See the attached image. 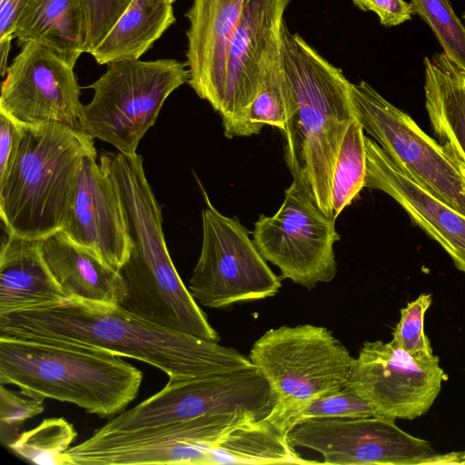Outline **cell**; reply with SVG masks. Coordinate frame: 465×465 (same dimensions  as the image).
I'll list each match as a JSON object with an SVG mask.
<instances>
[{
	"label": "cell",
	"instance_id": "obj_1",
	"mask_svg": "<svg viewBox=\"0 0 465 465\" xmlns=\"http://www.w3.org/2000/svg\"><path fill=\"white\" fill-rule=\"evenodd\" d=\"M0 335L71 343L141 361L169 380L253 369L249 357L219 342L173 331L119 303L65 299L0 315Z\"/></svg>",
	"mask_w": 465,
	"mask_h": 465
},
{
	"label": "cell",
	"instance_id": "obj_2",
	"mask_svg": "<svg viewBox=\"0 0 465 465\" xmlns=\"http://www.w3.org/2000/svg\"><path fill=\"white\" fill-rule=\"evenodd\" d=\"M281 41L292 92L284 151L295 157L318 207L332 218L334 165L347 128L356 118L351 82L300 34L290 31L285 21Z\"/></svg>",
	"mask_w": 465,
	"mask_h": 465
},
{
	"label": "cell",
	"instance_id": "obj_3",
	"mask_svg": "<svg viewBox=\"0 0 465 465\" xmlns=\"http://www.w3.org/2000/svg\"><path fill=\"white\" fill-rule=\"evenodd\" d=\"M127 213L133 249L119 270L126 294L119 303L163 327L219 342L189 289L178 274L163 232V217L143 163L130 162L113 171Z\"/></svg>",
	"mask_w": 465,
	"mask_h": 465
},
{
	"label": "cell",
	"instance_id": "obj_4",
	"mask_svg": "<svg viewBox=\"0 0 465 465\" xmlns=\"http://www.w3.org/2000/svg\"><path fill=\"white\" fill-rule=\"evenodd\" d=\"M96 153L81 129L48 123L20 125L17 142L0 173V216L6 233L43 239L67 220L84 156Z\"/></svg>",
	"mask_w": 465,
	"mask_h": 465
},
{
	"label": "cell",
	"instance_id": "obj_5",
	"mask_svg": "<svg viewBox=\"0 0 465 465\" xmlns=\"http://www.w3.org/2000/svg\"><path fill=\"white\" fill-rule=\"evenodd\" d=\"M142 381L139 369L104 351L0 335V384L32 396L111 418L135 399Z\"/></svg>",
	"mask_w": 465,
	"mask_h": 465
},
{
	"label": "cell",
	"instance_id": "obj_6",
	"mask_svg": "<svg viewBox=\"0 0 465 465\" xmlns=\"http://www.w3.org/2000/svg\"><path fill=\"white\" fill-rule=\"evenodd\" d=\"M188 80L186 63L173 58L109 63L104 74L88 86L94 96L82 106L80 129L120 153L134 154L165 100Z\"/></svg>",
	"mask_w": 465,
	"mask_h": 465
},
{
	"label": "cell",
	"instance_id": "obj_7",
	"mask_svg": "<svg viewBox=\"0 0 465 465\" xmlns=\"http://www.w3.org/2000/svg\"><path fill=\"white\" fill-rule=\"evenodd\" d=\"M276 401L267 381L255 368L225 375L169 380L158 392L114 416L88 440H108L202 417L242 411L265 418Z\"/></svg>",
	"mask_w": 465,
	"mask_h": 465
},
{
	"label": "cell",
	"instance_id": "obj_8",
	"mask_svg": "<svg viewBox=\"0 0 465 465\" xmlns=\"http://www.w3.org/2000/svg\"><path fill=\"white\" fill-rule=\"evenodd\" d=\"M249 359L276 396L272 418L341 391L354 358L327 328L302 324L268 330Z\"/></svg>",
	"mask_w": 465,
	"mask_h": 465
},
{
	"label": "cell",
	"instance_id": "obj_9",
	"mask_svg": "<svg viewBox=\"0 0 465 465\" xmlns=\"http://www.w3.org/2000/svg\"><path fill=\"white\" fill-rule=\"evenodd\" d=\"M285 161L292 182L278 211L261 214L254 223L252 239L262 257L280 269L282 279L312 290L336 276L333 246L340 234L335 221L312 199L294 156L285 154Z\"/></svg>",
	"mask_w": 465,
	"mask_h": 465
},
{
	"label": "cell",
	"instance_id": "obj_10",
	"mask_svg": "<svg viewBox=\"0 0 465 465\" xmlns=\"http://www.w3.org/2000/svg\"><path fill=\"white\" fill-rule=\"evenodd\" d=\"M355 115L407 175L465 215V166L365 81L351 83Z\"/></svg>",
	"mask_w": 465,
	"mask_h": 465
},
{
	"label": "cell",
	"instance_id": "obj_11",
	"mask_svg": "<svg viewBox=\"0 0 465 465\" xmlns=\"http://www.w3.org/2000/svg\"><path fill=\"white\" fill-rule=\"evenodd\" d=\"M203 194L202 249L189 281L195 301L207 308L225 309L276 295L282 278L268 266L252 232L238 217L222 214Z\"/></svg>",
	"mask_w": 465,
	"mask_h": 465
},
{
	"label": "cell",
	"instance_id": "obj_12",
	"mask_svg": "<svg viewBox=\"0 0 465 465\" xmlns=\"http://www.w3.org/2000/svg\"><path fill=\"white\" fill-rule=\"evenodd\" d=\"M293 448L319 452L324 464L416 465L443 464L425 440L400 429L384 416L312 420L296 425L286 435Z\"/></svg>",
	"mask_w": 465,
	"mask_h": 465
},
{
	"label": "cell",
	"instance_id": "obj_13",
	"mask_svg": "<svg viewBox=\"0 0 465 465\" xmlns=\"http://www.w3.org/2000/svg\"><path fill=\"white\" fill-rule=\"evenodd\" d=\"M438 356H415L392 341H365L353 359L347 385L393 420L425 414L447 379Z\"/></svg>",
	"mask_w": 465,
	"mask_h": 465
},
{
	"label": "cell",
	"instance_id": "obj_14",
	"mask_svg": "<svg viewBox=\"0 0 465 465\" xmlns=\"http://www.w3.org/2000/svg\"><path fill=\"white\" fill-rule=\"evenodd\" d=\"M254 417L247 411L213 415L138 435L84 440L62 455V465H207L211 450Z\"/></svg>",
	"mask_w": 465,
	"mask_h": 465
},
{
	"label": "cell",
	"instance_id": "obj_15",
	"mask_svg": "<svg viewBox=\"0 0 465 465\" xmlns=\"http://www.w3.org/2000/svg\"><path fill=\"white\" fill-rule=\"evenodd\" d=\"M74 66L35 44L21 45L1 86L0 113L22 126L58 123L80 129Z\"/></svg>",
	"mask_w": 465,
	"mask_h": 465
},
{
	"label": "cell",
	"instance_id": "obj_16",
	"mask_svg": "<svg viewBox=\"0 0 465 465\" xmlns=\"http://www.w3.org/2000/svg\"><path fill=\"white\" fill-rule=\"evenodd\" d=\"M291 0H246L232 37L220 115L227 138L255 132L250 111L258 93L263 59L281 36L284 13Z\"/></svg>",
	"mask_w": 465,
	"mask_h": 465
},
{
	"label": "cell",
	"instance_id": "obj_17",
	"mask_svg": "<svg viewBox=\"0 0 465 465\" xmlns=\"http://www.w3.org/2000/svg\"><path fill=\"white\" fill-rule=\"evenodd\" d=\"M96 158L97 153H92L83 159L61 231L119 271L129 258L133 239L119 187Z\"/></svg>",
	"mask_w": 465,
	"mask_h": 465
},
{
	"label": "cell",
	"instance_id": "obj_18",
	"mask_svg": "<svg viewBox=\"0 0 465 465\" xmlns=\"http://www.w3.org/2000/svg\"><path fill=\"white\" fill-rule=\"evenodd\" d=\"M365 146V187L391 196L414 224L443 248L456 268L465 272V215L407 175L367 135Z\"/></svg>",
	"mask_w": 465,
	"mask_h": 465
},
{
	"label": "cell",
	"instance_id": "obj_19",
	"mask_svg": "<svg viewBox=\"0 0 465 465\" xmlns=\"http://www.w3.org/2000/svg\"><path fill=\"white\" fill-rule=\"evenodd\" d=\"M246 0H193L184 16L188 84L220 113L228 72L229 51Z\"/></svg>",
	"mask_w": 465,
	"mask_h": 465
},
{
	"label": "cell",
	"instance_id": "obj_20",
	"mask_svg": "<svg viewBox=\"0 0 465 465\" xmlns=\"http://www.w3.org/2000/svg\"><path fill=\"white\" fill-rule=\"evenodd\" d=\"M44 260L67 299L120 303L126 287L119 271L58 231L40 239Z\"/></svg>",
	"mask_w": 465,
	"mask_h": 465
},
{
	"label": "cell",
	"instance_id": "obj_21",
	"mask_svg": "<svg viewBox=\"0 0 465 465\" xmlns=\"http://www.w3.org/2000/svg\"><path fill=\"white\" fill-rule=\"evenodd\" d=\"M6 234L0 252V315L67 299L44 260L40 240Z\"/></svg>",
	"mask_w": 465,
	"mask_h": 465
},
{
	"label": "cell",
	"instance_id": "obj_22",
	"mask_svg": "<svg viewBox=\"0 0 465 465\" xmlns=\"http://www.w3.org/2000/svg\"><path fill=\"white\" fill-rule=\"evenodd\" d=\"M86 19L83 0H30L14 38L35 43L70 65L85 53Z\"/></svg>",
	"mask_w": 465,
	"mask_h": 465
},
{
	"label": "cell",
	"instance_id": "obj_23",
	"mask_svg": "<svg viewBox=\"0 0 465 465\" xmlns=\"http://www.w3.org/2000/svg\"><path fill=\"white\" fill-rule=\"evenodd\" d=\"M424 94L439 142L465 166V72L444 53L425 57Z\"/></svg>",
	"mask_w": 465,
	"mask_h": 465
},
{
	"label": "cell",
	"instance_id": "obj_24",
	"mask_svg": "<svg viewBox=\"0 0 465 465\" xmlns=\"http://www.w3.org/2000/svg\"><path fill=\"white\" fill-rule=\"evenodd\" d=\"M176 0H133L92 51L99 64L140 59L175 23Z\"/></svg>",
	"mask_w": 465,
	"mask_h": 465
},
{
	"label": "cell",
	"instance_id": "obj_25",
	"mask_svg": "<svg viewBox=\"0 0 465 465\" xmlns=\"http://www.w3.org/2000/svg\"><path fill=\"white\" fill-rule=\"evenodd\" d=\"M267 419L238 427L213 449L207 465L217 464H311L302 459Z\"/></svg>",
	"mask_w": 465,
	"mask_h": 465
},
{
	"label": "cell",
	"instance_id": "obj_26",
	"mask_svg": "<svg viewBox=\"0 0 465 465\" xmlns=\"http://www.w3.org/2000/svg\"><path fill=\"white\" fill-rule=\"evenodd\" d=\"M292 99L280 36L263 59L258 93L251 107L249 118L255 134H260L264 124L276 127L283 134L291 116Z\"/></svg>",
	"mask_w": 465,
	"mask_h": 465
},
{
	"label": "cell",
	"instance_id": "obj_27",
	"mask_svg": "<svg viewBox=\"0 0 465 465\" xmlns=\"http://www.w3.org/2000/svg\"><path fill=\"white\" fill-rule=\"evenodd\" d=\"M367 156L362 125L353 119L340 146L331 181L332 218L336 221L365 187Z\"/></svg>",
	"mask_w": 465,
	"mask_h": 465
},
{
	"label": "cell",
	"instance_id": "obj_28",
	"mask_svg": "<svg viewBox=\"0 0 465 465\" xmlns=\"http://www.w3.org/2000/svg\"><path fill=\"white\" fill-rule=\"evenodd\" d=\"M380 416L375 408L354 388L345 385L341 391L314 399L276 417L266 419L284 436L296 425L334 418Z\"/></svg>",
	"mask_w": 465,
	"mask_h": 465
},
{
	"label": "cell",
	"instance_id": "obj_29",
	"mask_svg": "<svg viewBox=\"0 0 465 465\" xmlns=\"http://www.w3.org/2000/svg\"><path fill=\"white\" fill-rule=\"evenodd\" d=\"M77 432L64 418H48L17 436L9 445L17 456L39 465H62V455Z\"/></svg>",
	"mask_w": 465,
	"mask_h": 465
},
{
	"label": "cell",
	"instance_id": "obj_30",
	"mask_svg": "<svg viewBox=\"0 0 465 465\" xmlns=\"http://www.w3.org/2000/svg\"><path fill=\"white\" fill-rule=\"evenodd\" d=\"M412 12L434 33L445 55L465 72V25L450 0H411Z\"/></svg>",
	"mask_w": 465,
	"mask_h": 465
},
{
	"label": "cell",
	"instance_id": "obj_31",
	"mask_svg": "<svg viewBox=\"0 0 465 465\" xmlns=\"http://www.w3.org/2000/svg\"><path fill=\"white\" fill-rule=\"evenodd\" d=\"M432 302L431 294H420L401 310V319L392 331V341L415 356H431L432 348L424 332V316Z\"/></svg>",
	"mask_w": 465,
	"mask_h": 465
},
{
	"label": "cell",
	"instance_id": "obj_32",
	"mask_svg": "<svg viewBox=\"0 0 465 465\" xmlns=\"http://www.w3.org/2000/svg\"><path fill=\"white\" fill-rule=\"evenodd\" d=\"M45 410L44 399L0 385V438L7 446L17 437L18 428Z\"/></svg>",
	"mask_w": 465,
	"mask_h": 465
},
{
	"label": "cell",
	"instance_id": "obj_33",
	"mask_svg": "<svg viewBox=\"0 0 465 465\" xmlns=\"http://www.w3.org/2000/svg\"><path fill=\"white\" fill-rule=\"evenodd\" d=\"M133 0H83L85 19V53L91 54Z\"/></svg>",
	"mask_w": 465,
	"mask_h": 465
},
{
	"label": "cell",
	"instance_id": "obj_34",
	"mask_svg": "<svg viewBox=\"0 0 465 465\" xmlns=\"http://www.w3.org/2000/svg\"><path fill=\"white\" fill-rule=\"evenodd\" d=\"M371 11L374 12L381 25L391 27L399 25L411 18V3L404 0H371Z\"/></svg>",
	"mask_w": 465,
	"mask_h": 465
},
{
	"label": "cell",
	"instance_id": "obj_35",
	"mask_svg": "<svg viewBox=\"0 0 465 465\" xmlns=\"http://www.w3.org/2000/svg\"><path fill=\"white\" fill-rule=\"evenodd\" d=\"M30 0H0V43L12 41L19 18Z\"/></svg>",
	"mask_w": 465,
	"mask_h": 465
},
{
	"label": "cell",
	"instance_id": "obj_36",
	"mask_svg": "<svg viewBox=\"0 0 465 465\" xmlns=\"http://www.w3.org/2000/svg\"><path fill=\"white\" fill-rule=\"evenodd\" d=\"M20 125L0 113V173H3L14 153Z\"/></svg>",
	"mask_w": 465,
	"mask_h": 465
},
{
	"label": "cell",
	"instance_id": "obj_37",
	"mask_svg": "<svg viewBox=\"0 0 465 465\" xmlns=\"http://www.w3.org/2000/svg\"><path fill=\"white\" fill-rule=\"evenodd\" d=\"M450 464H465V451L450 452Z\"/></svg>",
	"mask_w": 465,
	"mask_h": 465
},
{
	"label": "cell",
	"instance_id": "obj_38",
	"mask_svg": "<svg viewBox=\"0 0 465 465\" xmlns=\"http://www.w3.org/2000/svg\"><path fill=\"white\" fill-rule=\"evenodd\" d=\"M354 5L362 11H371V0H352Z\"/></svg>",
	"mask_w": 465,
	"mask_h": 465
},
{
	"label": "cell",
	"instance_id": "obj_39",
	"mask_svg": "<svg viewBox=\"0 0 465 465\" xmlns=\"http://www.w3.org/2000/svg\"><path fill=\"white\" fill-rule=\"evenodd\" d=\"M462 18L465 20V11L462 14Z\"/></svg>",
	"mask_w": 465,
	"mask_h": 465
}]
</instances>
